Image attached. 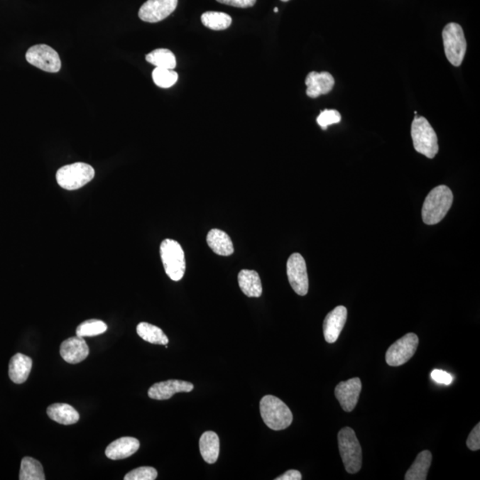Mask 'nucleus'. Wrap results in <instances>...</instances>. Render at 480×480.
<instances>
[{"label": "nucleus", "instance_id": "nucleus-1", "mask_svg": "<svg viewBox=\"0 0 480 480\" xmlns=\"http://www.w3.org/2000/svg\"><path fill=\"white\" fill-rule=\"evenodd\" d=\"M453 200V192L446 185H440L430 190L422 209V217L425 224L434 225L442 221L449 211Z\"/></svg>", "mask_w": 480, "mask_h": 480}, {"label": "nucleus", "instance_id": "nucleus-2", "mask_svg": "<svg viewBox=\"0 0 480 480\" xmlns=\"http://www.w3.org/2000/svg\"><path fill=\"white\" fill-rule=\"evenodd\" d=\"M260 411L264 423L271 430H285L292 425L290 409L277 397L264 396L260 402Z\"/></svg>", "mask_w": 480, "mask_h": 480}, {"label": "nucleus", "instance_id": "nucleus-3", "mask_svg": "<svg viewBox=\"0 0 480 480\" xmlns=\"http://www.w3.org/2000/svg\"><path fill=\"white\" fill-rule=\"evenodd\" d=\"M339 450L347 472L355 474L362 467L361 446L354 430L349 427L342 429L338 434Z\"/></svg>", "mask_w": 480, "mask_h": 480}, {"label": "nucleus", "instance_id": "nucleus-4", "mask_svg": "<svg viewBox=\"0 0 480 480\" xmlns=\"http://www.w3.org/2000/svg\"><path fill=\"white\" fill-rule=\"evenodd\" d=\"M411 136L418 153L429 158H435L439 153L437 136L428 120L423 116H415L412 122Z\"/></svg>", "mask_w": 480, "mask_h": 480}, {"label": "nucleus", "instance_id": "nucleus-5", "mask_svg": "<svg viewBox=\"0 0 480 480\" xmlns=\"http://www.w3.org/2000/svg\"><path fill=\"white\" fill-rule=\"evenodd\" d=\"M94 175V169L92 165L77 162L59 168L56 173V182L62 189L76 190L89 183Z\"/></svg>", "mask_w": 480, "mask_h": 480}, {"label": "nucleus", "instance_id": "nucleus-6", "mask_svg": "<svg viewBox=\"0 0 480 480\" xmlns=\"http://www.w3.org/2000/svg\"><path fill=\"white\" fill-rule=\"evenodd\" d=\"M160 256L164 269L172 280H181L185 276L186 262L181 245L174 239H167L160 245Z\"/></svg>", "mask_w": 480, "mask_h": 480}, {"label": "nucleus", "instance_id": "nucleus-7", "mask_svg": "<svg viewBox=\"0 0 480 480\" xmlns=\"http://www.w3.org/2000/svg\"><path fill=\"white\" fill-rule=\"evenodd\" d=\"M442 37L444 54L448 61L455 67L460 66L467 49L464 30L458 23H450L444 28Z\"/></svg>", "mask_w": 480, "mask_h": 480}, {"label": "nucleus", "instance_id": "nucleus-8", "mask_svg": "<svg viewBox=\"0 0 480 480\" xmlns=\"http://www.w3.org/2000/svg\"><path fill=\"white\" fill-rule=\"evenodd\" d=\"M26 60L31 65L47 72H58L62 67L58 53L48 45H36L29 48Z\"/></svg>", "mask_w": 480, "mask_h": 480}, {"label": "nucleus", "instance_id": "nucleus-9", "mask_svg": "<svg viewBox=\"0 0 480 480\" xmlns=\"http://www.w3.org/2000/svg\"><path fill=\"white\" fill-rule=\"evenodd\" d=\"M419 344V338L414 333L404 335L395 342L386 352V362L391 366L404 365L415 355Z\"/></svg>", "mask_w": 480, "mask_h": 480}, {"label": "nucleus", "instance_id": "nucleus-10", "mask_svg": "<svg viewBox=\"0 0 480 480\" xmlns=\"http://www.w3.org/2000/svg\"><path fill=\"white\" fill-rule=\"evenodd\" d=\"M289 283L296 294L305 296L308 294L309 278L305 258L298 253H293L287 263Z\"/></svg>", "mask_w": 480, "mask_h": 480}, {"label": "nucleus", "instance_id": "nucleus-11", "mask_svg": "<svg viewBox=\"0 0 480 480\" xmlns=\"http://www.w3.org/2000/svg\"><path fill=\"white\" fill-rule=\"evenodd\" d=\"M178 5V0H148L141 6L138 16L143 22L158 23L170 16Z\"/></svg>", "mask_w": 480, "mask_h": 480}, {"label": "nucleus", "instance_id": "nucleus-12", "mask_svg": "<svg viewBox=\"0 0 480 480\" xmlns=\"http://www.w3.org/2000/svg\"><path fill=\"white\" fill-rule=\"evenodd\" d=\"M361 389V380L358 377L342 382L335 388V397L344 411L351 412L355 408L358 404Z\"/></svg>", "mask_w": 480, "mask_h": 480}, {"label": "nucleus", "instance_id": "nucleus-13", "mask_svg": "<svg viewBox=\"0 0 480 480\" xmlns=\"http://www.w3.org/2000/svg\"><path fill=\"white\" fill-rule=\"evenodd\" d=\"M193 389L192 383L181 380H168L153 384L148 391V395L153 400H167L176 393H190Z\"/></svg>", "mask_w": 480, "mask_h": 480}, {"label": "nucleus", "instance_id": "nucleus-14", "mask_svg": "<svg viewBox=\"0 0 480 480\" xmlns=\"http://www.w3.org/2000/svg\"><path fill=\"white\" fill-rule=\"evenodd\" d=\"M347 309L344 306H337L327 314L324 320L323 331L328 344H334L340 337L347 320Z\"/></svg>", "mask_w": 480, "mask_h": 480}, {"label": "nucleus", "instance_id": "nucleus-15", "mask_svg": "<svg viewBox=\"0 0 480 480\" xmlns=\"http://www.w3.org/2000/svg\"><path fill=\"white\" fill-rule=\"evenodd\" d=\"M89 347L84 337H75L62 342L60 347V354L70 364L82 362L89 355Z\"/></svg>", "mask_w": 480, "mask_h": 480}, {"label": "nucleus", "instance_id": "nucleus-16", "mask_svg": "<svg viewBox=\"0 0 480 480\" xmlns=\"http://www.w3.org/2000/svg\"><path fill=\"white\" fill-rule=\"evenodd\" d=\"M334 83V77L329 72H310L305 80L306 94L310 98L327 94L333 89Z\"/></svg>", "mask_w": 480, "mask_h": 480}, {"label": "nucleus", "instance_id": "nucleus-17", "mask_svg": "<svg viewBox=\"0 0 480 480\" xmlns=\"http://www.w3.org/2000/svg\"><path fill=\"white\" fill-rule=\"evenodd\" d=\"M139 447V440L136 437H123L109 444L106 448L105 454L111 460H122L136 454Z\"/></svg>", "mask_w": 480, "mask_h": 480}, {"label": "nucleus", "instance_id": "nucleus-18", "mask_svg": "<svg viewBox=\"0 0 480 480\" xmlns=\"http://www.w3.org/2000/svg\"><path fill=\"white\" fill-rule=\"evenodd\" d=\"M33 369V359L22 353H17L9 362V377L13 383H26Z\"/></svg>", "mask_w": 480, "mask_h": 480}, {"label": "nucleus", "instance_id": "nucleus-19", "mask_svg": "<svg viewBox=\"0 0 480 480\" xmlns=\"http://www.w3.org/2000/svg\"><path fill=\"white\" fill-rule=\"evenodd\" d=\"M207 245L218 256H229L234 253L233 243L227 233L221 229H213L208 232Z\"/></svg>", "mask_w": 480, "mask_h": 480}, {"label": "nucleus", "instance_id": "nucleus-20", "mask_svg": "<svg viewBox=\"0 0 480 480\" xmlns=\"http://www.w3.org/2000/svg\"><path fill=\"white\" fill-rule=\"evenodd\" d=\"M239 285L248 298H260L263 294L262 281L256 271L242 270L238 276Z\"/></svg>", "mask_w": 480, "mask_h": 480}, {"label": "nucleus", "instance_id": "nucleus-21", "mask_svg": "<svg viewBox=\"0 0 480 480\" xmlns=\"http://www.w3.org/2000/svg\"><path fill=\"white\" fill-rule=\"evenodd\" d=\"M47 413L49 418L62 425H75L80 420L79 413L68 404H53L48 407Z\"/></svg>", "mask_w": 480, "mask_h": 480}, {"label": "nucleus", "instance_id": "nucleus-22", "mask_svg": "<svg viewBox=\"0 0 480 480\" xmlns=\"http://www.w3.org/2000/svg\"><path fill=\"white\" fill-rule=\"evenodd\" d=\"M200 450L202 458L207 464H214L220 454V440L217 433L206 432L200 440Z\"/></svg>", "mask_w": 480, "mask_h": 480}, {"label": "nucleus", "instance_id": "nucleus-23", "mask_svg": "<svg viewBox=\"0 0 480 480\" xmlns=\"http://www.w3.org/2000/svg\"><path fill=\"white\" fill-rule=\"evenodd\" d=\"M432 454L428 450L421 452L416 457L414 464L405 473V480H425L428 475L430 464H432Z\"/></svg>", "mask_w": 480, "mask_h": 480}, {"label": "nucleus", "instance_id": "nucleus-24", "mask_svg": "<svg viewBox=\"0 0 480 480\" xmlns=\"http://www.w3.org/2000/svg\"><path fill=\"white\" fill-rule=\"evenodd\" d=\"M137 334L144 341L153 344L168 345L169 340L167 335L160 327L147 322H142L136 327Z\"/></svg>", "mask_w": 480, "mask_h": 480}, {"label": "nucleus", "instance_id": "nucleus-25", "mask_svg": "<svg viewBox=\"0 0 480 480\" xmlns=\"http://www.w3.org/2000/svg\"><path fill=\"white\" fill-rule=\"evenodd\" d=\"M19 479L45 480L44 469L40 462L33 457H24L21 464Z\"/></svg>", "mask_w": 480, "mask_h": 480}, {"label": "nucleus", "instance_id": "nucleus-26", "mask_svg": "<svg viewBox=\"0 0 480 480\" xmlns=\"http://www.w3.org/2000/svg\"><path fill=\"white\" fill-rule=\"evenodd\" d=\"M146 61L156 68L174 70L176 67V58L169 49H156L146 55Z\"/></svg>", "mask_w": 480, "mask_h": 480}, {"label": "nucleus", "instance_id": "nucleus-27", "mask_svg": "<svg viewBox=\"0 0 480 480\" xmlns=\"http://www.w3.org/2000/svg\"><path fill=\"white\" fill-rule=\"evenodd\" d=\"M201 22L211 30L224 31L231 26L232 20L227 13L209 11L203 13Z\"/></svg>", "mask_w": 480, "mask_h": 480}, {"label": "nucleus", "instance_id": "nucleus-28", "mask_svg": "<svg viewBox=\"0 0 480 480\" xmlns=\"http://www.w3.org/2000/svg\"><path fill=\"white\" fill-rule=\"evenodd\" d=\"M108 327L104 321L99 320H89L84 321L77 327L76 334L80 337H95L105 333Z\"/></svg>", "mask_w": 480, "mask_h": 480}, {"label": "nucleus", "instance_id": "nucleus-29", "mask_svg": "<svg viewBox=\"0 0 480 480\" xmlns=\"http://www.w3.org/2000/svg\"><path fill=\"white\" fill-rule=\"evenodd\" d=\"M153 79L158 87L169 88L178 82V74L173 70L156 68L153 70Z\"/></svg>", "mask_w": 480, "mask_h": 480}, {"label": "nucleus", "instance_id": "nucleus-30", "mask_svg": "<svg viewBox=\"0 0 480 480\" xmlns=\"http://www.w3.org/2000/svg\"><path fill=\"white\" fill-rule=\"evenodd\" d=\"M342 116L337 109H324L317 116V122L323 130L327 129L328 126L337 124L340 122Z\"/></svg>", "mask_w": 480, "mask_h": 480}, {"label": "nucleus", "instance_id": "nucleus-31", "mask_svg": "<svg viewBox=\"0 0 480 480\" xmlns=\"http://www.w3.org/2000/svg\"><path fill=\"white\" fill-rule=\"evenodd\" d=\"M158 476L156 469L153 467H140L130 471L125 476V480H154Z\"/></svg>", "mask_w": 480, "mask_h": 480}, {"label": "nucleus", "instance_id": "nucleus-32", "mask_svg": "<svg viewBox=\"0 0 480 480\" xmlns=\"http://www.w3.org/2000/svg\"><path fill=\"white\" fill-rule=\"evenodd\" d=\"M467 447L472 451L480 449V423H478L474 429L469 433L467 440Z\"/></svg>", "mask_w": 480, "mask_h": 480}, {"label": "nucleus", "instance_id": "nucleus-33", "mask_svg": "<svg viewBox=\"0 0 480 480\" xmlns=\"http://www.w3.org/2000/svg\"><path fill=\"white\" fill-rule=\"evenodd\" d=\"M432 379L434 382L444 386H450L453 382V376L443 370L434 369L432 372Z\"/></svg>", "mask_w": 480, "mask_h": 480}, {"label": "nucleus", "instance_id": "nucleus-34", "mask_svg": "<svg viewBox=\"0 0 480 480\" xmlns=\"http://www.w3.org/2000/svg\"><path fill=\"white\" fill-rule=\"evenodd\" d=\"M221 4L234 6V8L248 9L255 6L256 0H217Z\"/></svg>", "mask_w": 480, "mask_h": 480}, {"label": "nucleus", "instance_id": "nucleus-35", "mask_svg": "<svg viewBox=\"0 0 480 480\" xmlns=\"http://www.w3.org/2000/svg\"><path fill=\"white\" fill-rule=\"evenodd\" d=\"M302 474L301 472L296 471V469H290L284 473L283 475L278 476L276 480H301Z\"/></svg>", "mask_w": 480, "mask_h": 480}, {"label": "nucleus", "instance_id": "nucleus-36", "mask_svg": "<svg viewBox=\"0 0 480 480\" xmlns=\"http://www.w3.org/2000/svg\"><path fill=\"white\" fill-rule=\"evenodd\" d=\"M274 12H275V13H278V8H275V9H274Z\"/></svg>", "mask_w": 480, "mask_h": 480}, {"label": "nucleus", "instance_id": "nucleus-37", "mask_svg": "<svg viewBox=\"0 0 480 480\" xmlns=\"http://www.w3.org/2000/svg\"><path fill=\"white\" fill-rule=\"evenodd\" d=\"M281 1L288 2V1H289V0H281Z\"/></svg>", "mask_w": 480, "mask_h": 480}]
</instances>
